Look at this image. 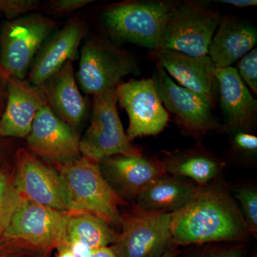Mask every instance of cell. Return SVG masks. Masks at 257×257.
I'll return each mask as SVG.
<instances>
[{
    "label": "cell",
    "instance_id": "35",
    "mask_svg": "<svg viewBox=\"0 0 257 257\" xmlns=\"http://www.w3.org/2000/svg\"><path fill=\"white\" fill-rule=\"evenodd\" d=\"M221 4L232 5L235 8H246L256 6V0H217Z\"/></svg>",
    "mask_w": 257,
    "mask_h": 257
},
{
    "label": "cell",
    "instance_id": "12",
    "mask_svg": "<svg viewBox=\"0 0 257 257\" xmlns=\"http://www.w3.org/2000/svg\"><path fill=\"white\" fill-rule=\"evenodd\" d=\"M14 159L15 182L24 198L52 209L69 211L57 170L24 147H18Z\"/></svg>",
    "mask_w": 257,
    "mask_h": 257
},
{
    "label": "cell",
    "instance_id": "36",
    "mask_svg": "<svg viewBox=\"0 0 257 257\" xmlns=\"http://www.w3.org/2000/svg\"><path fill=\"white\" fill-rule=\"evenodd\" d=\"M89 257H117L112 248L104 246L92 250Z\"/></svg>",
    "mask_w": 257,
    "mask_h": 257
},
{
    "label": "cell",
    "instance_id": "5",
    "mask_svg": "<svg viewBox=\"0 0 257 257\" xmlns=\"http://www.w3.org/2000/svg\"><path fill=\"white\" fill-rule=\"evenodd\" d=\"M221 19L219 12L202 3L177 2L166 21L157 49L194 57L207 55Z\"/></svg>",
    "mask_w": 257,
    "mask_h": 257
},
{
    "label": "cell",
    "instance_id": "21",
    "mask_svg": "<svg viewBox=\"0 0 257 257\" xmlns=\"http://www.w3.org/2000/svg\"><path fill=\"white\" fill-rule=\"evenodd\" d=\"M202 187L170 175L162 176L135 199V209L144 212L175 214L184 209Z\"/></svg>",
    "mask_w": 257,
    "mask_h": 257
},
{
    "label": "cell",
    "instance_id": "4",
    "mask_svg": "<svg viewBox=\"0 0 257 257\" xmlns=\"http://www.w3.org/2000/svg\"><path fill=\"white\" fill-rule=\"evenodd\" d=\"M61 25L35 13L8 20L0 31V74L26 79L37 54Z\"/></svg>",
    "mask_w": 257,
    "mask_h": 257
},
{
    "label": "cell",
    "instance_id": "34",
    "mask_svg": "<svg viewBox=\"0 0 257 257\" xmlns=\"http://www.w3.org/2000/svg\"><path fill=\"white\" fill-rule=\"evenodd\" d=\"M7 102L6 79L0 74V121L4 114Z\"/></svg>",
    "mask_w": 257,
    "mask_h": 257
},
{
    "label": "cell",
    "instance_id": "14",
    "mask_svg": "<svg viewBox=\"0 0 257 257\" xmlns=\"http://www.w3.org/2000/svg\"><path fill=\"white\" fill-rule=\"evenodd\" d=\"M25 140L29 151L53 163H64L82 156L78 134L47 104L37 113Z\"/></svg>",
    "mask_w": 257,
    "mask_h": 257
},
{
    "label": "cell",
    "instance_id": "10",
    "mask_svg": "<svg viewBox=\"0 0 257 257\" xmlns=\"http://www.w3.org/2000/svg\"><path fill=\"white\" fill-rule=\"evenodd\" d=\"M152 79L163 106L184 133L199 138L220 128L213 114L214 107L207 99L179 85L157 66Z\"/></svg>",
    "mask_w": 257,
    "mask_h": 257
},
{
    "label": "cell",
    "instance_id": "22",
    "mask_svg": "<svg viewBox=\"0 0 257 257\" xmlns=\"http://www.w3.org/2000/svg\"><path fill=\"white\" fill-rule=\"evenodd\" d=\"M166 174L204 187L222 175L225 162L202 145L189 150L167 152L160 160Z\"/></svg>",
    "mask_w": 257,
    "mask_h": 257
},
{
    "label": "cell",
    "instance_id": "37",
    "mask_svg": "<svg viewBox=\"0 0 257 257\" xmlns=\"http://www.w3.org/2000/svg\"><path fill=\"white\" fill-rule=\"evenodd\" d=\"M179 246L175 245L173 247L169 249L168 251H166L163 254L160 255V256L157 257H176L179 254Z\"/></svg>",
    "mask_w": 257,
    "mask_h": 257
},
{
    "label": "cell",
    "instance_id": "28",
    "mask_svg": "<svg viewBox=\"0 0 257 257\" xmlns=\"http://www.w3.org/2000/svg\"><path fill=\"white\" fill-rule=\"evenodd\" d=\"M217 243L204 248L195 257H246L247 253L245 242Z\"/></svg>",
    "mask_w": 257,
    "mask_h": 257
},
{
    "label": "cell",
    "instance_id": "7",
    "mask_svg": "<svg viewBox=\"0 0 257 257\" xmlns=\"http://www.w3.org/2000/svg\"><path fill=\"white\" fill-rule=\"evenodd\" d=\"M79 148L82 156L98 163L115 155H143L126 136L118 113L115 89L93 96L92 119Z\"/></svg>",
    "mask_w": 257,
    "mask_h": 257
},
{
    "label": "cell",
    "instance_id": "1",
    "mask_svg": "<svg viewBox=\"0 0 257 257\" xmlns=\"http://www.w3.org/2000/svg\"><path fill=\"white\" fill-rule=\"evenodd\" d=\"M171 232L179 246L245 242L250 236L223 175L202 187L184 209L172 214Z\"/></svg>",
    "mask_w": 257,
    "mask_h": 257
},
{
    "label": "cell",
    "instance_id": "17",
    "mask_svg": "<svg viewBox=\"0 0 257 257\" xmlns=\"http://www.w3.org/2000/svg\"><path fill=\"white\" fill-rule=\"evenodd\" d=\"M215 77L221 109L224 116V124L219 131L229 133L238 130L250 132L256 121V99L234 67L216 68Z\"/></svg>",
    "mask_w": 257,
    "mask_h": 257
},
{
    "label": "cell",
    "instance_id": "9",
    "mask_svg": "<svg viewBox=\"0 0 257 257\" xmlns=\"http://www.w3.org/2000/svg\"><path fill=\"white\" fill-rule=\"evenodd\" d=\"M116 100L126 111L130 142L143 137L156 136L168 124L170 114L161 101L153 80L131 79L115 88Z\"/></svg>",
    "mask_w": 257,
    "mask_h": 257
},
{
    "label": "cell",
    "instance_id": "31",
    "mask_svg": "<svg viewBox=\"0 0 257 257\" xmlns=\"http://www.w3.org/2000/svg\"><path fill=\"white\" fill-rule=\"evenodd\" d=\"M28 244L20 241L0 239V257H30Z\"/></svg>",
    "mask_w": 257,
    "mask_h": 257
},
{
    "label": "cell",
    "instance_id": "19",
    "mask_svg": "<svg viewBox=\"0 0 257 257\" xmlns=\"http://www.w3.org/2000/svg\"><path fill=\"white\" fill-rule=\"evenodd\" d=\"M7 82V102L0 121V136L26 139L39 111L45 105L38 88L26 79L10 77Z\"/></svg>",
    "mask_w": 257,
    "mask_h": 257
},
{
    "label": "cell",
    "instance_id": "16",
    "mask_svg": "<svg viewBox=\"0 0 257 257\" xmlns=\"http://www.w3.org/2000/svg\"><path fill=\"white\" fill-rule=\"evenodd\" d=\"M101 173L121 199H136L154 181L166 175L160 159L115 155L99 162Z\"/></svg>",
    "mask_w": 257,
    "mask_h": 257
},
{
    "label": "cell",
    "instance_id": "38",
    "mask_svg": "<svg viewBox=\"0 0 257 257\" xmlns=\"http://www.w3.org/2000/svg\"><path fill=\"white\" fill-rule=\"evenodd\" d=\"M59 253L57 257H74L70 251L64 246H59Z\"/></svg>",
    "mask_w": 257,
    "mask_h": 257
},
{
    "label": "cell",
    "instance_id": "23",
    "mask_svg": "<svg viewBox=\"0 0 257 257\" xmlns=\"http://www.w3.org/2000/svg\"><path fill=\"white\" fill-rule=\"evenodd\" d=\"M117 234L110 225L99 216L90 213L71 211L62 243L78 241L89 249L94 250L113 244Z\"/></svg>",
    "mask_w": 257,
    "mask_h": 257
},
{
    "label": "cell",
    "instance_id": "27",
    "mask_svg": "<svg viewBox=\"0 0 257 257\" xmlns=\"http://www.w3.org/2000/svg\"><path fill=\"white\" fill-rule=\"evenodd\" d=\"M240 78L250 88L255 94H257V50H253L240 59L236 68Z\"/></svg>",
    "mask_w": 257,
    "mask_h": 257
},
{
    "label": "cell",
    "instance_id": "11",
    "mask_svg": "<svg viewBox=\"0 0 257 257\" xmlns=\"http://www.w3.org/2000/svg\"><path fill=\"white\" fill-rule=\"evenodd\" d=\"M70 212L41 205L23 197L0 239L16 240L40 249L60 246Z\"/></svg>",
    "mask_w": 257,
    "mask_h": 257
},
{
    "label": "cell",
    "instance_id": "15",
    "mask_svg": "<svg viewBox=\"0 0 257 257\" xmlns=\"http://www.w3.org/2000/svg\"><path fill=\"white\" fill-rule=\"evenodd\" d=\"M150 58L179 85L195 92L215 106L218 96L216 67L209 56L194 57L175 51L152 50Z\"/></svg>",
    "mask_w": 257,
    "mask_h": 257
},
{
    "label": "cell",
    "instance_id": "13",
    "mask_svg": "<svg viewBox=\"0 0 257 257\" xmlns=\"http://www.w3.org/2000/svg\"><path fill=\"white\" fill-rule=\"evenodd\" d=\"M87 32V20L79 11L47 38L32 62L27 82L40 87L66 62H73Z\"/></svg>",
    "mask_w": 257,
    "mask_h": 257
},
{
    "label": "cell",
    "instance_id": "18",
    "mask_svg": "<svg viewBox=\"0 0 257 257\" xmlns=\"http://www.w3.org/2000/svg\"><path fill=\"white\" fill-rule=\"evenodd\" d=\"M37 88L51 110L77 132L87 114V104L77 85L73 62H66Z\"/></svg>",
    "mask_w": 257,
    "mask_h": 257
},
{
    "label": "cell",
    "instance_id": "26",
    "mask_svg": "<svg viewBox=\"0 0 257 257\" xmlns=\"http://www.w3.org/2000/svg\"><path fill=\"white\" fill-rule=\"evenodd\" d=\"M45 3L40 0H0V14L8 20L43 11Z\"/></svg>",
    "mask_w": 257,
    "mask_h": 257
},
{
    "label": "cell",
    "instance_id": "20",
    "mask_svg": "<svg viewBox=\"0 0 257 257\" xmlns=\"http://www.w3.org/2000/svg\"><path fill=\"white\" fill-rule=\"evenodd\" d=\"M257 43L256 28L231 16L222 17L208 49L216 69L231 67Z\"/></svg>",
    "mask_w": 257,
    "mask_h": 257
},
{
    "label": "cell",
    "instance_id": "33",
    "mask_svg": "<svg viewBox=\"0 0 257 257\" xmlns=\"http://www.w3.org/2000/svg\"><path fill=\"white\" fill-rule=\"evenodd\" d=\"M64 246L68 248L74 257H89L92 250L89 249L87 246L78 241H64L60 246ZM58 247V246H57Z\"/></svg>",
    "mask_w": 257,
    "mask_h": 257
},
{
    "label": "cell",
    "instance_id": "2",
    "mask_svg": "<svg viewBox=\"0 0 257 257\" xmlns=\"http://www.w3.org/2000/svg\"><path fill=\"white\" fill-rule=\"evenodd\" d=\"M55 164L69 211L90 213L110 226H121L119 207L124 200L104 178L98 162L82 155L77 160Z\"/></svg>",
    "mask_w": 257,
    "mask_h": 257
},
{
    "label": "cell",
    "instance_id": "25",
    "mask_svg": "<svg viewBox=\"0 0 257 257\" xmlns=\"http://www.w3.org/2000/svg\"><path fill=\"white\" fill-rule=\"evenodd\" d=\"M234 199L239 204L250 236H257V190L253 186H243L235 189Z\"/></svg>",
    "mask_w": 257,
    "mask_h": 257
},
{
    "label": "cell",
    "instance_id": "30",
    "mask_svg": "<svg viewBox=\"0 0 257 257\" xmlns=\"http://www.w3.org/2000/svg\"><path fill=\"white\" fill-rule=\"evenodd\" d=\"M231 137V146L235 152L246 157H254L257 154V138L249 132L238 130Z\"/></svg>",
    "mask_w": 257,
    "mask_h": 257
},
{
    "label": "cell",
    "instance_id": "32",
    "mask_svg": "<svg viewBox=\"0 0 257 257\" xmlns=\"http://www.w3.org/2000/svg\"><path fill=\"white\" fill-rule=\"evenodd\" d=\"M18 147L16 139L0 136V168L7 161L14 156Z\"/></svg>",
    "mask_w": 257,
    "mask_h": 257
},
{
    "label": "cell",
    "instance_id": "40",
    "mask_svg": "<svg viewBox=\"0 0 257 257\" xmlns=\"http://www.w3.org/2000/svg\"><path fill=\"white\" fill-rule=\"evenodd\" d=\"M252 257H256V256H253Z\"/></svg>",
    "mask_w": 257,
    "mask_h": 257
},
{
    "label": "cell",
    "instance_id": "24",
    "mask_svg": "<svg viewBox=\"0 0 257 257\" xmlns=\"http://www.w3.org/2000/svg\"><path fill=\"white\" fill-rule=\"evenodd\" d=\"M23 197L15 182L14 156L0 168V239Z\"/></svg>",
    "mask_w": 257,
    "mask_h": 257
},
{
    "label": "cell",
    "instance_id": "8",
    "mask_svg": "<svg viewBox=\"0 0 257 257\" xmlns=\"http://www.w3.org/2000/svg\"><path fill=\"white\" fill-rule=\"evenodd\" d=\"M172 214L134 209L121 216V232L111 246L117 257H157L175 246Z\"/></svg>",
    "mask_w": 257,
    "mask_h": 257
},
{
    "label": "cell",
    "instance_id": "29",
    "mask_svg": "<svg viewBox=\"0 0 257 257\" xmlns=\"http://www.w3.org/2000/svg\"><path fill=\"white\" fill-rule=\"evenodd\" d=\"M93 0H50L45 2L43 12L53 16H67L78 13Z\"/></svg>",
    "mask_w": 257,
    "mask_h": 257
},
{
    "label": "cell",
    "instance_id": "3",
    "mask_svg": "<svg viewBox=\"0 0 257 257\" xmlns=\"http://www.w3.org/2000/svg\"><path fill=\"white\" fill-rule=\"evenodd\" d=\"M177 1H125L101 12V23L115 45L132 43L156 50L162 30Z\"/></svg>",
    "mask_w": 257,
    "mask_h": 257
},
{
    "label": "cell",
    "instance_id": "39",
    "mask_svg": "<svg viewBox=\"0 0 257 257\" xmlns=\"http://www.w3.org/2000/svg\"><path fill=\"white\" fill-rule=\"evenodd\" d=\"M2 17H3V16H2V15L0 14V18H2Z\"/></svg>",
    "mask_w": 257,
    "mask_h": 257
},
{
    "label": "cell",
    "instance_id": "6",
    "mask_svg": "<svg viewBox=\"0 0 257 257\" xmlns=\"http://www.w3.org/2000/svg\"><path fill=\"white\" fill-rule=\"evenodd\" d=\"M84 38L76 79L86 94L94 96L115 89L123 77L140 74L126 51L103 37L86 35Z\"/></svg>",
    "mask_w": 257,
    "mask_h": 257
}]
</instances>
